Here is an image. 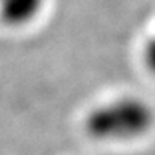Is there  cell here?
I'll return each instance as SVG.
<instances>
[{"label": "cell", "instance_id": "obj_3", "mask_svg": "<svg viewBox=\"0 0 155 155\" xmlns=\"http://www.w3.org/2000/svg\"><path fill=\"white\" fill-rule=\"evenodd\" d=\"M143 59L146 66L155 74V36L146 42V47L143 50Z\"/></svg>", "mask_w": 155, "mask_h": 155}, {"label": "cell", "instance_id": "obj_2", "mask_svg": "<svg viewBox=\"0 0 155 155\" xmlns=\"http://www.w3.org/2000/svg\"><path fill=\"white\" fill-rule=\"evenodd\" d=\"M45 0H0V18L8 26H26L35 20Z\"/></svg>", "mask_w": 155, "mask_h": 155}, {"label": "cell", "instance_id": "obj_1", "mask_svg": "<svg viewBox=\"0 0 155 155\" xmlns=\"http://www.w3.org/2000/svg\"><path fill=\"white\" fill-rule=\"evenodd\" d=\"M155 125L152 105L136 95H122L92 107L84 117V131L103 143H125L145 137Z\"/></svg>", "mask_w": 155, "mask_h": 155}]
</instances>
